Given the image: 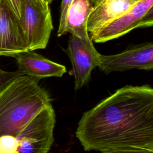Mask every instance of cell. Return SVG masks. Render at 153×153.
Here are the masks:
<instances>
[{
	"mask_svg": "<svg viewBox=\"0 0 153 153\" xmlns=\"http://www.w3.org/2000/svg\"><path fill=\"white\" fill-rule=\"evenodd\" d=\"M17 62V71L38 79L47 77H62L66 72L64 65L53 62L34 51L27 50L13 56Z\"/></svg>",
	"mask_w": 153,
	"mask_h": 153,
	"instance_id": "obj_9",
	"label": "cell"
},
{
	"mask_svg": "<svg viewBox=\"0 0 153 153\" xmlns=\"http://www.w3.org/2000/svg\"><path fill=\"white\" fill-rule=\"evenodd\" d=\"M100 153H153V149L142 147H124L104 151Z\"/></svg>",
	"mask_w": 153,
	"mask_h": 153,
	"instance_id": "obj_13",
	"label": "cell"
},
{
	"mask_svg": "<svg viewBox=\"0 0 153 153\" xmlns=\"http://www.w3.org/2000/svg\"><path fill=\"white\" fill-rule=\"evenodd\" d=\"M29 50L20 20L2 1L0 5V56L13 57Z\"/></svg>",
	"mask_w": 153,
	"mask_h": 153,
	"instance_id": "obj_8",
	"label": "cell"
},
{
	"mask_svg": "<svg viewBox=\"0 0 153 153\" xmlns=\"http://www.w3.org/2000/svg\"><path fill=\"white\" fill-rule=\"evenodd\" d=\"M94 5L87 20L91 33L130 10L140 0H94Z\"/></svg>",
	"mask_w": 153,
	"mask_h": 153,
	"instance_id": "obj_10",
	"label": "cell"
},
{
	"mask_svg": "<svg viewBox=\"0 0 153 153\" xmlns=\"http://www.w3.org/2000/svg\"><path fill=\"white\" fill-rule=\"evenodd\" d=\"M97 67L106 75L134 69L151 71L153 69V43L133 45L116 54H100Z\"/></svg>",
	"mask_w": 153,
	"mask_h": 153,
	"instance_id": "obj_7",
	"label": "cell"
},
{
	"mask_svg": "<svg viewBox=\"0 0 153 153\" xmlns=\"http://www.w3.org/2000/svg\"><path fill=\"white\" fill-rule=\"evenodd\" d=\"M94 5V0H73L66 14V33L80 38H88L87 23Z\"/></svg>",
	"mask_w": 153,
	"mask_h": 153,
	"instance_id": "obj_11",
	"label": "cell"
},
{
	"mask_svg": "<svg viewBox=\"0 0 153 153\" xmlns=\"http://www.w3.org/2000/svg\"><path fill=\"white\" fill-rule=\"evenodd\" d=\"M64 51L72 64L69 74L74 77L75 90H79L90 81L92 71L98 66L100 54L90 36L80 38L72 35L69 37L68 48Z\"/></svg>",
	"mask_w": 153,
	"mask_h": 153,
	"instance_id": "obj_6",
	"label": "cell"
},
{
	"mask_svg": "<svg viewBox=\"0 0 153 153\" xmlns=\"http://www.w3.org/2000/svg\"><path fill=\"white\" fill-rule=\"evenodd\" d=\"M56 114L52 105L40 111L16 139L14 153H48L54 141Z\"/></svg>",
	"mask_w": 153,
	"mask_h": 153,
	"instance_id": "obj_3",
	"label": "cell"
},
{
	"mask_svg": "<svg viewBox=\"0 0 153 153\" xmlns=\"http://www.w3.org/2000/svg\"><path fill=\"white\" fill-rule=\"evenodd\" d=\"M21 75L17 71H6L2 69L0 67V91L2 90L11 80L16 76Z\"/></svg>",
	"mask_w": 153,
	"mask_h": 153,
	"instance_id": "obj_15",
	"label": "cell"
},
{
	"mask_svg": "<svg viewBox=\"0 0 153 153\" xmlns=\"http://www.w3.org/2000/svg\"><path fill=\"white\" fill-rule=\"evenodd\" d=\"M39 81L20 75L0 91V153H14L22 130L51 104L49 93Z\"/></svg>",
	"mask_w": 153,
	"mask_h": 153,
	"instance_id": "obj_2",
	"label": "cell"
},
{
	"mask_svg": "<svg viewBox=\"0 0 153 153\" xmlns=\"http://www.w3.org/2000/svg\"><path fill=\"white\" fill-rule=\"evenodd\" d=\"M39 1L44 2L43 0H39ZM2 1L5 4V5L10 9V10L12 12V13L20 22L21 16H22V0H2Z\"/></svg>",
	"mask_w": 153,
	"mask_h": 153,
	"instance_id": "obj_14",
	"label": "cell"
},
{
	"mask_svg": "<svg viewBox=\"0 0 153 153\" xmlns=\"http://www.w3.org/2000/svg\"><path fill=\"white\" fill-rule=\"evenodd\" d=\"M73 0H62L60 6V16L57 36H61L66 34V17L68 10Z\"/></svg>",
	"mask_w": 153,
	"mask_h": 153,
	"instance_id": "obj_12",
	"label": "cell"
},
{
	"mask_svg": "<svg viewBox=\"0 0 153 153\" xmlns=\"http://www.w3.org/2000/svg\"><path fill=\"white\" fill-rule=\"evenodd\" d=\"M2 0H0V5H1V2H2Z\"/></svg>",
	"mask_w": 153,
	"mask_h": 153,
	"instance_id": "obj_16",
	"label": "cell"
},
{
	"mask_svg": "<svg viewBox=\"0 0 153 153\" xmlns=\"http://www.w3.org/2000/svg\"><path fill=\"white\" fill-rule=\"evenodd\" d=\"M86 151L153 149V88L126 85L82 115L75 132Z\"/></svg>",
	"mask_w": 153,
	"mask_h": 153,
	"instance_id": "obj_1",
	"label": "cell"
},
{
	"mask_svg": "<svg viewBox=\"0 0 153 153\" xmlns=\"http://www.w3.org/2000/svg\"><path fill=\"white\" fill-rule=\"evenodd\" d=\"M153 0H140L130 10L90 33L96 43L118 38L136 28H146L153 25Z\"/></svg>",
	"mask_w": 153,
	"mask_h": 153,
	"instance_id": "obj_5",
	"label": "cell"
},
{
	"mask_svg": "<svg viewBox=\"0 0 153 153\" xmlns=\"http://www.w3.org/2000/svg\"><path fill=\"white\" fill-rule=\"evenodd\" d=\"M20 23L29 50L46 48L53 29L49 5L39 0H22Z\"/></svg>",
	"mask_w": 153,
	"mask_h": 153,
	"instance_id": "obj_4",
	"label": "cell"
}]
</instances>
